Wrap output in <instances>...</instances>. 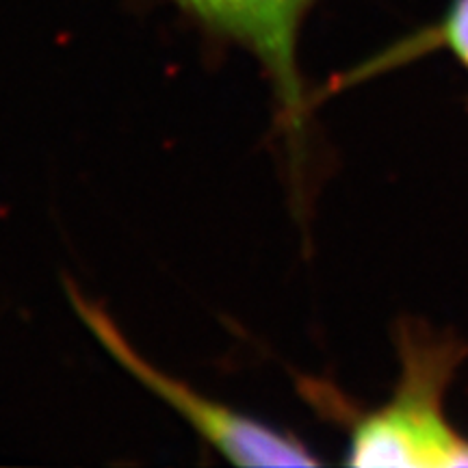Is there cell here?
Wrapping results in <instances>:
<instances>
[{
	"mask_svg": "<svg viewBox=\"0 0 468 468\" xmlns=\"http://www.w3.org/2000/svg\"><path fill=\"white\" fill-rule=\"evenodd\" d=\"M436 46L452 50L462 66L468 69V0H453L441 25L417 35V39L401 44L397 50L386 52L384 61L395 66L403 58L417 57V52H427Z\"/></svg>",
	"mask_w": 468,
	"mask_h": 468,
	"instance_id": "cell-4",
	"label": "cell"
},
{
	"mask_svg": "<svg viewBox=\"0 0 468 468\" xmlns=\"http://www.w3.org/2000/svg\"><path fill=\"white\" fill-rule=\"evenodd\" d=\"M72 302L80 319L104 349L145 388L161 397L183 417L191 430L232 464L241 466H313L319 460L300 438L280 431L262 420L239 412L226 403L197 393L183 379L169 376L145 360L122 335L107 313L80 292L72 291Z\"/></svg>",
	"mask_w": 468,
	"mask_h": 468,
	"instance_id": "cell-2",
	"label": "cell"
},
{
	"mask_svg": "<svg viewBox=\"0 0 468 468\" xmlns=\"http://www.w3.org/2000/svg\"><path fill=\"white\" fill-rule=\"evenodd\" d=\"M466 345L420 325L399 330V379L388 401L351 420L349 466H468V438L449 423L444 395Z\"/></svg>",
	"mask_w": 468,
	"mask_h": 468,
	"instance_id": "cell-1",
	"label": "cell"
},
{
	"mask_svg": "<svg viewBox=\"0 0 468 468\" xmlns=\"http://www.w3.org/2000/svg\"><path fill=\"white\" fill-rule=\"evenodd\" d=\"M204 31L243 46L265 69L284 122L300 131L303 87L297 63L302 25L319 0H172Z\"/></svg>",
	"mask_w": 468,
	"mask_h": 468,
	"instance_id": "cell-3",
	"label": "cell"
}]
</instances>
